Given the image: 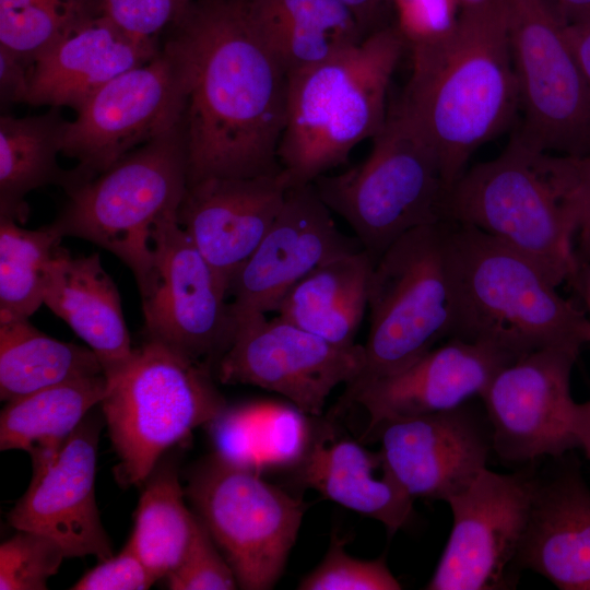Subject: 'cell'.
I'll return each mask as SVG.
<instances>
[{
    "mask_svg": "<svg viewBox=\"0 0 590 590\" xmlns=\"http://www.w3.org/2000/svg\"><path fill=\"white\" fill-rule=\"evenodd\" d=\"M579 292L586 307L590 310V262L579 269L575 283L573 284Z\"/></svg>",
    "mask_w": 590,
    "mask_h": 590,
    "instance_id": "7dc6e473",
    "label": "cell"
},
{
    "mask_svg": "<svg viewBox=\"0 0 590 590\" xmlns=\"http://www.w3.org/2000/svg\"><path fill=\"white\" fill-rule=\"evenodd\" d=\"M522 123L515 135L539 152L590 153V99L553 0H505Z\"/></svg>",
    "mask_w": 590,
    "mask_h": 590,
    "instance_id": "8fae6325",
    "label": "cell"
},
{
    "mask_svg": "<svg viewBox=\"0 0 590 590\" xmlns=\"http://www.w3.org/2000/svg\"><path fill=\"white\" fill-rule=\"evenodd\" d=\"M541 153L514 134L494 160L465 170L448 190L442 222L473 226L535 263L559 286L579 272L564 199Z\"/></svg>",
    "mask_w": 590,
    "mask_h": 590,
    "instance_id": "9c48e42d",
    "label": "cell"
},
{
    "mask_svg": "<svg viewBox=\"0 0 590 590\" xmlns=\"http://www.w3.org/2000/svg\"><path fill=\"white\" fill-rule=\"evenodd\" d=\"M185 494L238 587L272 589L297 539L305 504L262 480L258 471L216 453L193 468Z\"/></svg>",
    "mask_w": 590,
    "mask_h": 590,
    "instance_id": "30bf717a",
    "label": "cell"
},
{
    "mask_svg": "<svg viewBox=\"0 0 590 590\" xmlns=\"http://www.w3.org/2000/svg\"><path fill=\"white\" fill-rule=\"evenodd\" d=\"M562 590H590V488L578 471L536 480L517 557Z\"/></svg>",
    "mask_w": 590,
    "mask_h": 590,
    "instance_id": "603a6c76",
    "label": "cell"
},
{
    "mask_svg": "<svg viewBox=\"0 0 590 590\" xmlns=\"http://www.w3.org/2000/svg\"><path fill=\"white\" fill-rule=\"evenodd\" d=\"M250 410L258 470L299 462L309 447L305 413L273 402L252 403Z\"/></svg>",
    "mask_w": 590,
    "mask_h": 590,
    "instance_id": "836d02e7",
    "label": "cell"
},
{
    "mask_svg": "<svg viewBox=\"0 0 590 590\" xmlns=\"http://www.w3.org/2000/svg\"><path fill=\"white\" fill-rule=\"evenodd\" d=\"M164 49L184 92L188 186L282 172L288 75L239 0H196Z\"/></svg>",
    "mask_w": 590,
    "mask_h": 590,
    "instance_id": "6da1fadb",
    "label": "cell"
},
{
    "mask_svg": "<svg viewBox=\"0 0 590 590\" xmlns=\"http://www.w3.org/2000/svg\"><path fill=\"white\" fill-rule=\"evenodd\" d=\"M187 187L181 121L98 176L67 188L68 202L52 224L62 237L85 239L118 257L142 296L154 275V229L177 214Z\"/></svg>",
    "mask_w": 590,
    "mask_h": 590,
    "instance_id": "8992f818",
    "label": "cell"
},
{
    "mask_svg": "<svg viewBox=\"0 0 590 590\" xmlns=\"http://www.w3.org/2000/svg\"><path fill=\"white\" fill-rule=\"evenodd\" d=\"M567 25L590 22V0H553Z\"/></svg>",
    "mask_w": 590,
    "mask_h": 590,
    "instance_id": "f6af8a7d",
    "label": "cell"
},
{
    "mask_svg": "<svg viewBox=\"0 0 590 590\" xmlns=\"http://www.w3.org/2000/svg\"><path fill=\"white\" fill-rule=\"evenodd\" d=\"M566 31L590 99V22L567 25Z\"/></svg>",
    "mask_w": 590,
    "mask_h": 590,
    "instance_id": "ee69618b",
    "label": "cell"
},
{
    "mask_svg": "<svg viewBox=\"0 0 590 590\" xmlns=\"http://www.w3.org/2000/svg\"><path fill=\"white\" fill-rule=\"evenodd\" d=\"M44 305L95 353L107 385L131 362L135 349L120 295L97 253L75 257L58 246L46 271Z\"/></svg>",
    "mask_w": 590,
    "mask_h": 590,
    "instance_id": "cb8c5ba5",
    "label": "cell"
},
{
    "mask_svg": "<svg viewBox=\"0 0 590 590\" xmlns=\"http://www.w3.org/2000/svg\"><path fill=\"white\" fill-rule=\"evenodd\" d=\"M154 275L141 296L146 340L216 370L238 327L228 286L189 239L177 214L152 235Z\"/></svg>",
    "mask_w": 590,
    "mask_h": 590,
    "instance_id": "7c38bea8",
    "label": "cell"
},
{
    "mask_svg": "<svg viewBox=\"0 0 590 590\" xmlns=\"http://www.w3.org/2000/svg\"><path fill=\"white\" fill-rule=\"evenodd\" d=\"M160 51L155 40L134 38L102 13L87 12L32 63L28 103L76 110L103 85Z\"/></svg>",
    "mask_w": 590,
    "mask_h": 590,
    "instance_id": "7402d4cb",
    "label": "cell"
},
{
    "mask_svg": "<svg viewBox=\"0 0 590 590\" xmlns=\"http://www.w3.org/2000/svg\"><path fill=\"white\" fill-rule=\"evenodd\" d=\"M57 113L0 119V216L22 223L31 191L68 179L58 165L66 126Z\"/></svg>",
    "mask_w": 590,
    "mask_h": 590,
    "instance_id": "f546056e",
    "label": "cell"
},
{
    "mask_svg": "<svg viewBox=\"0 0 590 590\" xmlns=\"http://www.w3.org/2000/svg\"><path fill=\"white\" fill-rule=\"evenodd\" d=\"M196 0H101L99 11L128 35L155 40L169 25L177 26Z\"/></svg>",
    "mask_w": 590,
    "mask_h": 590,
    "instance_id": "f35d334b",
    "label": "cell"
},
{
    "mask_svg": "<svg viewBox=\"0 0 590 590\" xmlns=\"http://www.w3.org/2000/svg\"><path fill=\"white\" fill-rule=\"evenodd\" d=\"M288 188L283 172L209 178L187 187L177 222L228 286L270 229Z\"/></svg>",
    "mask_w": 590,
    "mask_h": 590,
    "instance_id": "ffe728a7",
    "label": "cell"
},
{
    "mask_svg": "<svg viewBox=\"0 0 590 590\" xmlns=\"http://www.w3.org/2000/svg\"><path fill=\"white\" fill-rule=\"evenodd\" d=\"M460 7V10L472 9L484 4L488 0H456Z\"/></svg>",
    "mask_w": 590,
    "mask_h": 590,
    "instance_id": "681fc988",
    "label": "cell"
},
{
    "mask_svg": "<svg viewBox=\"0 0 590 590\" xmlns=\"http://www.w3.org/2000/svg\"><path fill=\"white\" fill-rule=\"evenodd\" d=\"M373 142L364 162L312 185L376 263L405 233L442 222L448 189L433 144L400 99Z\"/></svg>",
    "mask_w": 590,
    "mask_h": 590,
    "instance_id": "5b68a950",
    "label": "cell"
},
{
    "mask_svg": "<svg viewBox=\"0 0 590 590\" xmlns=\"http://www.w3.org/2000/svg\"><path fill=\"white\" fill-rule=\"evenodd\" d=\"M548 168L565 203L577 239L575 255L579 269L590 262V153L548 155Z\"/></svg>",
    "mask_w": 590,
    "mask_h": 590,
    "instance_id": "8d00e7d4",
    "label": "cell"
},
{
    "mask_svg": "<svg viewBox=\"0 0 590 590\" xmlns=\"http://www.w3.org/2000/svg\"><path fill=\"white\" fill-rule=\"evenodd\" d=\"M354 16L367 36L394 23L392 0H339Z\"/></svg>",
    "mask_w": 590,
    "mask_h": 590,
    "instance_id": "7bdbcfd3",
    "label": "cell"
},
{
    "mask_svg": "<svg viewBox=\"0 0 590 590\" xmlns=\"http://www.w3.org/2000/svg\"><path fill=\"white\" fill-rule=\"evenodd\" d=\"M368 308L365 364L346 386L343 404L450 338L455 314L446 222L416 227L384 252L370 274Z\"/></svg>",
    "mask_w": 590,
    "mask_h": 590,
    "instance_id": "ba28073f",
    "label": "cell"
},
{
    "mask_svg": "<svg viewBox=\"0 0 590 590\" xmlns=\"http://www.w3.org/2000/svg\"><path fill=\"white\" fill-rule=\"evenodd\" d=\"M345 540L332 535L321 563L298 583L300 590H400L384 557L365 560L345 551Z\"/></svg>",
    "mask_w": 590,
    "mask_h": 590,
    "instance_id": "d590c367",
    "label": "cell"
},
{
    "mask_svg": "<svg viewBox=\"0 0 590 590\" xmlns=\"http://www.w3.org/2000/svg\"><path fill=\"white\" fill-rule=\"evenodd\" d=\"M101 374L102 365L88 346L51 338L28 318H0L1 401Z\"/></svg>",
    "mask_w": 590,
    "mask_h": 590,
    "instance_id": "f1b7e54d",
    "label": "cell"
},
{
    "mask_svg": "<svg viewBox=\"0 0 590 590\" xmlns=\"http://www.w3.org/2000/svg\"><path fill=\"white\" fill-rule=\"evenodd\" d=\"M406 48L392 24L288 74L278 157L290 187L312 184L379 132L388 114L390 82Z\"/></svg>",
    "mask_w": 590,
    "mask_h": 590,
    "instance_id": "277c9868",
    "label": "cell"
},
{
    "mask_svg": "<svg viewBox=\"0 0 590 590\" xmlns=\"http://www.w3.org/2000/svg\"><path fill=\"white\" fill-rule=\"evenodd\" d=\"M374 264L364 250L324 262L291 288L278 315L333 344H355Z\"/></svg>",
    "mask_w": 590,
    "mask_h": 590,
    "instance_id": "83f0119b",
    "label": "cell"
},
{
    "mask_svg": "<svg viewBox=\"0 0 590 590\" xmlns=\"http://www.w3.org/2000/svg\"><path fill=\"white\" fill-rule=\"evenodd\" d=\"M143 484L129 541L154 578L160 580L182 560L197 516L185 505V489L170 458L161 459Z\"/></svg>",
    "mask_w": 590,
    "mask_h": 590,
    "instance_id": "4dcf8cb0",
    "label": "cell"
},
{
    "mask_svg": "<svg viewBox=\"0 0 590 590\" xmlns=\"http://www.w3.org/2000/svg\"><path fill=\"white\" fill-rule=\"evenodd\" d=\"M363 250L335 225L312 184L290 187L270 229L228 285L237 317L278 311L291 288L324 262Z\"/></svg>",
    "mask_w": 590,
    "mask_h": 590,
    "instance_id": "e0dca14e",
    "label": "cell"
},
{
    "mask_svg": "<svg viewBox=\"0 0 590 590\" xmlns=\"http://www.w3.org/2000/svg\"><path fill=\"white\" fill-rule=\"evenodd\" d=\"M57 1L62 0H0V11L15 10L35 3Z\"/></svg>",
    "mask_w": 590,
    "mask_h": 590,
    "instance_id": "c3c4849f",
    "label": "cell"
},
{
    "mask_svg": "<svg viewBox=\"0 0 590 590\" xmlns=\"http://www.w3.org/2000/svg\"><path fill=\"white\" fill-rule=\"evenodd\" d=\"M514 361L495 346L449 338L406 368L366 385L345 404L367 411L370 434L388 421L449 411L481 397Z\"/></svg>",
    "mask_w": 590,
    "mask_h": 590,
    "instance_id": "44dd1931",
    "label": "cell"
},
{
    "mask_svg": "<svg viewBox=\"0 0 590 590\" xmlns=\"http://www.w3.org/2000/svg\"><path fill=\"white\" fill-rule=\"evenodd\" d=\"M410 50L412 73L399 99L433 144L449 190L472 153L520 109L505 0L461 10L447 38Z\"/></svg>",
    "mask_w": 590,
    "mask_h": 590,
    "instance_id": "7a4b0ae2",
    "label": "cell"
},
{
    "mask_svg": "<svg viewBox=\"0 0 590 590\" xmlns=\"http://www.w3.org/2000/svg\"><path fill=\"white\" fill-rule=\"evenodd\" d=\"M184 92L163 48L152 60L116 76L67 121L61 153L78 162L66 189L90 180L120 158L182 121Z\"/></svg>",
    "mask_w": 590,
    "mask_h": 590,
    "instance_id": "4fadbf2b",
    "label": "cell"
},
{
    "mask_svg": "<svg viewBox=\"0 0 590 590\" xmlns=\"http://www.w3.org/2000/svg\"><path fill=\"white\" fill-rule=\"evenodd\" d=\"M394 25L409 49L447 38L456 28L460 7L456 0H392Z\"/></svg>",
    "mask_w": 590,
    "mask_h": 590,
    "instance_id": "ab89813d",
    "label": "cell"
},
{
    "mask_svg": "<svg viewBox=\"0 0 590 590\" xmlns=\"http://www.w3.org/2000/svg\"><path fill=\"white\" fill-rule=\"evenodd\" d=\"M102 424L86 417L43 472L33 474L28 488L8 514L15 530L45 534L67 558L114 555L95 499L97 446Z\"/></svg>",
    "mask_w": 590,
    "mask_h": 590,
    "instance_id": "ac0fdd59",
    "label": "cell"
},
{
    "mask_svg": "<svg viewBox=\"0 0 590 590\" xmlns=\"http://www.w3.org/2000/svg\"><path fill=\"white\" fill-rule=\"evenodd\" d=\"M302 482L324 498L381 522L392 535L413 517V498L399 484L382 453L326 434L299 461Z\"/></svg>",
    "mask_w": 590,
    "mask_h": 590,
    "instance_id": "d4e9b609",
    "label": "cell"
},
{
    "mask_svg": "<svg viewBox=\"0 0 590 590\" xmlns=\"http://www.w3.org/2000/svg\"><path fill=\"white\" fill-rule=\"evenodd\" d=\"M0 94L2 102L30 101V71L25 62L0 47Z\"/></svg>",
    "mask_w": 590,
    "mask_h": 590,
    "instance_id": "b9f144b4",
    "label": "cell"
},
{
    "mask_svg": "<svg viewBox=\"0 0 590 590\" xmlns=\"http://www.w3.org/2000/svg\"><path fill=\"white\" fill-rule=\"evenodd\" d=\"M375 430L388 468L413 499L448 502L486 469L493 449L491 428L465 404L388 421Z\"/></svg>",
    "mask_w": 590,
    "mask_h": 590,
    "instance_id": "d6986e66",
    "label": "cell"
},
{
    "mask_svg": "<svg viewBox=\"0 0 590 590\" xmlns=\"http://www.w3.org/2000/svg\"><path fill=\"white\" fill-rule=\"evenodd\" d=\"M172 590H234L238 582L231 565L197 517L190 545L176 569L165 577Z\"/></svg>",
    "mask_w": 590,
    "mask_h": 590,
    "instance_id": "74e56055",
    "label": "cell"
},
{
    "mask_svg": "<svg viewBox=\"0 0 590 590\" xmlns=\"http://www.w3.org/2000/svg\"><path fill=\"white\" fill-rule=\"evenodd\" d=\"M67 558L51 538L27 530L0 545V590H45Z\"/></svg>",
    "mask_w": 590,
    "mask_h": 590,
    "instance_id": "e575fe53",
    "label": "cell"
},
{
    "mask_svg": "<svg viewBox=\"0 0 590 590\" xmlns=\"http://www.w3.org/2000/svg\"><path fill=\"white\" fill-rule=\"evenodd\" d=\"M446 224L450 338L495 346L515 359L547 347L580 351L590 342V319L535 263L481 229Z\"/></svg>",
    "mask_w": 590,
    "mask_h": 590,
    "instance_id": "3957f363",
    "label": "cell"
},
{
    "mask_svg": "<svg viewBox=\"0 0 590 590\" xmlns=\"http://www.w3.org/2000/svg\"><path fill=\"white\" fill-rule=\"evenodd\" d=\"M237 322L235 339L215 370L222 384L279 393L303 413L318 416L332 390L352 384L363 370L362 344H333L279 315H246Z\"/></svg>",
    "mask_w": 590,
    "mask_h": 590,
    "instance_id": "5bb4252c",
    "label": "cell"
},
{
    "mask_svg": "<svg viewBox=\"0 0 590 590\" xmlns=\"http://www.w3.org/2000/svg\"><path fill=\"white\" fill-rule=\"evenodd\" d=\"M214 375L160 342L145 340L135 349L99 403L122 486L143 484L168 449L226 410Z\"/></svg>",
    "mask_w": 590,
    "mask_h": 590,
    "instance_id": "52a82bcc",
    "label": "cell"
},
{
    "mask_svg": "<svg viewBox=\"0 0 590 590\" xmlns=\"http://www.w3.org/2000/svg\"><path fill=\"white\" fill-rule=\"evenodd\" d=\"M578 440L590 459V401L578 404Z\"/></svg>",
    "mask_w": 590,
    "mask_h": 590,
    "instance_id": "bcb514c9",
    "label": "cell"
},
{
    "mask_svg": "<svg viewBox=\"0 0 590 590\" xmlns=\"http://www.w3.org/2000/svg\"><path fill=\"white\" fill-rule=\"evenodd\" d=\"M87 12L83 0L42 2L0 11V47L25 63H33Z\"/></svg>",
    "mask_w": 590,
    "mask_h": 590,
    "instance_id": "d6a6232c",
    "label": "cell"
},
{
    "mask_svg": "<svg viewBox=\"0 0 590 590\" xmlns=\"http://www.w3.org/2000/svg\"><path fill=\"white\" fill-rule=\"evenodd\" d=\"M106 390L107 380L101 374L5 402L0 415V449L26 451L33 474L43 472L92 408L102 402Z\"/></svg>",
    "mask_w": 590,
    "mask_h": 590,
    "instance_id": "4316f807",
    "label": "cell"
},
{
    "mask_svg": "<svg viewBox=\"0 0 590 590\" xmlns=\"http://www.w3.org/2000/svg\"><path fill=\"white\" fill-rule=\"evenodd\" d=\"M62 235L0 216V318H30L43 304L47 267Z\"/></svg>",
    "mask_w": 590,
    "mask_h": 590,
    "instance_id": "1f68e13d",
    "label": "cell"
},
{
    "mask_svg": "<svg viewBox=\"0 0 590 590\" xmlns=\"http://www.w3.org/2000/svg\"><path fill=\"white\" fill-rule=\"evenodd\" d=\"M536 479L487 468L447 503L452 529L427 590L514 588Z\"/></svg>",
    "mask_w": 590,
    "mask_h": 590,
    "instance_id": "9a60e30c",
    "label": "cell"
},
{
    "mask_svg": "<svg viewBox=\"0 0 590 590\" xmlns=\"http://www.w3.org/2000/svg\"><path fill=\"white\" fill-rule=\"evenodd\" d=\"M157 580L142 562L131 542L117 555L99 560L70 589L73 590H146Z\"/></svg>",
    "mask_w": 590,
    "mask_h": 590,
    "instance_id": "60d3db41",
    "label": "cell"
},
{
    "mask_svg": "<svg viewBox=\"0 0 590 590\" xmlns=\"http://www.w3.org/2000/svg\"><path fill=\"white\" fill-rule=\"evenodd\" d=\"M579 351L547 347L503 367L481 396L497 456L524 463L579 447L570 375Z\"/></svg>",
    "mask_w": 590,
    "mask_h": 590,
    "instance_id": "2e32d148",
    "label": "cell"
},
{
    "mask_svg": "<svg viewBox=\"0 0 590 590\" xmlns=\"http://www.w3.org/2000/svg\"><path fill=\"white\" fill-rule=\"evenodd\" d=\"M252 30L287 75L364 39L339 0H239Z\"/></svg>",
    "mask_w": 590,
    "mask_h": 590,
    "instance_id": "484cf974",
    "label": "cell"
}]
</instances>
